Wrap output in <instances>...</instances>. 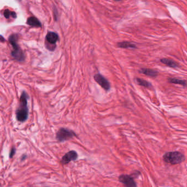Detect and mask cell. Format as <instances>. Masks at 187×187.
Segmentation results:
<instances>
[{"label": "cell", "mask_w": 187, "mask_h": 187, "mask_svg": "<svg viewBox=\"0 0 187 187\" xmlns=\"http://www.w3.org/2000/svg\"><path fill=\"white\" fill-rule=\"evenodd\" d=\"M27 24L32 26V27H41L42 26V24L39 21V20L36 17H31L29 18L27 20Z\"/></svg>", "instance_id": "cell-11"}, {"label": "cell", "mask_w": 187, "mask_h": 187, "mask_svg": "<svg viewBox=\"0 0 187 187\" xmlns=\"http://www.w3.org/2000/svg\"><path fill=\"white\" fill-rule=\"evenodd\" d=\"M4 17L6 18V19H8L9 17L12 15V12H11L9 9H6L4 11Z\"/></svg>", "instance_id": "cell-15"}, {"label": "cell", "mask_w": 187, "mask_h": 187, "mask_svg": "<svg viewBox=\"0 0 187 187\" xmlns=\"http://www.w3.org/2000/svg\"><path fill=\"white\" fill-rule=\"evenodd\" d=\"M168 82L172 84L181 85L184 87H186L187 86V81L186 80H182L175 78H168Z\"/></svg>", "instance_id": "cell-12"}, {"label": "cell", "mask_w": 187, "mask_h": 187, "mask_svg": "<svg viewBox=\"0 0 187 187\" xmlns=\"http://www.w3.org/2000/svg\"><path fill=\"white\" fill-rule=\"evenodd\" d=\"M29 96L25 91L22 92L20 98L19 107L16 111V118L18 122H24L26 121L29 116V109L27 107V100Z\"/></svg>", "instance_id": "cell-1"}, {"label": "cell", "mask_w": 187, "mask_h": 187, "mask_svg": "<svg viewBox=\"0 0 187 187\" xmlns=\"http://www.w3.org/2000/svg\"><path fill=\"white\" fill-rule=\"evenodd\" d=\"M76 136V135L74 131L69 130L65 128H61L57 132V139L59 142H64L73 138Z\"/></svg>", "instance_id": "cell-4"}, {"label": "cell", "mask_w": 187, "mask_h": 187, "mask_svg": "<svg viewBox=\"0 0 187 187\" xmlns=\"http://www.w3.org/2000/svg\"><path fill=\"white\" fill-rule=\"evenodd\" d=\"M162 158L165 162L171 165H177L181 164L186 160L184 155L178 151L166 153L163 155Z\"/></svg>", "instance_id": "cell-3"}, {"label": "cell", "mask_w": 187, "mask_h": 187, "mask_svg": "<svg viewBox=\"0 0 187 187\" xmlns=\"http://www.w3.org/2000/svg\"><path fill=\"white\" fill-rule=\"evenodd\" d=\"M0 40H1L2 42H4V37H3L2 36H0Z\"/></svg>", "instance_id": "cell-18"}, {"label": "cell", "mask_w": 187, "mask_h": 187, "mask_svg": "<svg viewBox=\"0 0 187 187\" xmlns=\"http://www.w3.org/2000/svg\"><path fill=\"white\" fill-rule=\"evenodd\" d=\"M139 72L153 78L157 77L159 74V72L157 71L149 69H142L139 70Z\"/></svg>", "instance_id": "cell-10"}, {"label": "cell", "mask_w": 187, "mask_h": 187, "mask_svg": "<svg viewBox=\"0 0 187 187\" xmlns=\"http://www.w3.org/2000/svg\"><path fill=\"white\" fill-rule=\"evenodd\" d=\"M19 36L17 34H12L9 37V42L13 47V50L11 52V55L13 59L19 62L25 60V56L22 49L18 44Z\"/></svg>", "instance_id": "cell-2"}, {"label": "cell", "mask_w": 187, "mask_h": 187, "mask_svg": "<svg viewBox=\"0 0 187 187\" xmlns=\"http://www.w3.org/2000/svg\"><path fill=\"white\" fill-rule=\"evenodd\" d=\"M46 41L48 43L46 45H52L55 46V44L59 40V36L57 33L54 32H49L46 36Z\"/></svg>", "instance_id": "cell-8"}, {"label": "cell", "mask_w": 187, "mask_h": 187, "mask_svg": "<svg viewBox=\"0 0 187 187\" xmlns=\"http://www.w3.org/2000/svg\"><path fill=\"white\" fill-rule=\"evenodd\" d=\"M15 152H16L15 148H14V147L12 148V149H11V151L10 152V153H9V158H12L14 157V154L15 153Z\"/></svg>", "instance_id": "cell-16"}, {"label": "cell", "mask_w": 187, "mask_h": 187, "mask_svg": "<svg viewBox=\"0 0 187 187\" xmlns=\"http://www.w3.org/2000/svg\"><path fill=\"white\" fill-rule=\"evenodd\" d=\"M118 46L122 48H136V47L135 44L131 43L129 42H122L118 43Z\"/></svg>", "instance_id": "cell-14"}, {"label": "cell", "mask_w": 187, "mask_h": 187, "mask_svg": "<svg viewBox=\"0 0 187 187\" xmlns=\"http://www.w3.org/2000/svg\"><path fill=\"white\" fill-rule=\"evenodd\" d=\"M26 155H23L22 158V160H25V159H26Z\"/></svg>", "instance_id": "cell-17"}, {"label": "cell", "mask_w": 187, "mask_h": 187, "mask_svg": "<svg viewBox=\"0 0 187 187\" xmlns=\"http://www.w3.org/2000/svg\"><path fill=\"white\" fill-rule=\"evenodd\" d=\"M94 79L101 87L104 89L105 90L108 91L110 89L111 86L109 81L101 74H95L94 76Z\"/></svg>", "instance_id": "cell-6"}, {"label": "cell", "mask_w": 187, "mask_h": 187, "mask_svg": "<svg viewBox=\"0 0 187 187\" xmlns=\"http://www.w3.org/2000/svg\"><path fill=\"white\" fill-rule=\"evenodd\" d=\"M160 61L161 63H162L167 66H169L171 68H177L179 66L177 62H176L172 59H167V58H162V59H160Z\"/></svg>", "instance_id": "cell-9"}, {"label": "cell", "mask_w": 187, "mask_h": 187, "mask_svg": "<svg viewBox=\"0 0 187 187\" xmlns=\"http://www.w3.org/2000/svg\"><path fill=\"white\" fill-rule=\"evenodd\" d=\"M78 158L77 153L74 151H71L70 152L66 153L62 157L61 159V162L62 164H67L70 162L76 160Z\"/></svg>", "instance_id": "cell-7"}, {"label": "cell", "mask_w": 187, "mask_h": 187, "mask_svg": "<svg viewBox=\"0 0 187 187\" xmlns=\"http://www.w3.org/2000/svg\"><path fill=\"white\" fill-rule=\"evenodd\" d=\"M119 181L125 187H137L134 178L127 174H122L119 176Z\"/></svg>", "instance_id": "cell-5"}, {"label": "cell", "mask_w": 187, "mask_h": 187, "mask_svg": "<svg viewBox=\"0 0 187 187\" xmlns=\"http://www.w3.org/2000/svg\"><path fill=\"white\" fill-rule=\"evenodd\" d=\"M114 1H120L121 0H114Z\"/></svg>", "instance_id": "cell-19"}, {"label": "cell", "mask_w": 187, "mask_h": 187, "mask_svg": "<svg viewBox=\"0 0 187 187\" xmlns=\"http://www.w3.org/2000/svg\"><path fill=\"white\" fill-rule=\"evenodd\" d=\"M136 82L139 84V85L144 87L147 88H151L152 87L151 83L147 82L146 80H144L143 79L136 78Z\"/></svg>", "instance_id": "cell-13"}]
</instances>
